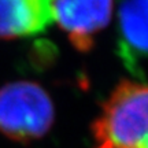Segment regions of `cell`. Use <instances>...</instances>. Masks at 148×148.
<instances>
[{
  "label": "cell",
  "mask_w": 148,
  "mask_h": 148,
  "mask_svg": "<svg viewBox=\"0 0 148 148\" xmlns=\"http://www.w3.org/2000/svg\"><path fill=\"white\" fill-rule=\"evenodd\" d=\"M92 148H148V84L122 79L90 125Z\"/></svg>",
  "instance_id": "6da1fadb"
},
{
  "label": "cell",
  "mask_w": 148,
  "mask_h": 148,
  "mask_svg": "<svg viewBox=\"0 0 148 148\" xmlns=\"http://www.w3.org/2000/svg\"><path fill=\"white\" fill-rule=\"evenodd\" d=\"M55 121L51 96L32 81L0 88V133L16 143H32L47 134Z\"/></svg>",
  "instance_id": "7a4b0ae2"
},
{
  "label": "cell",
  "mask_w": 148,
  "mask_h": 148,
  "mask_svg": "<svg viewBox=\"0 0 148 148\" xmlns=\"http://www.w3.org/2000/svg\"><path fill=\"white\" fill-rule=\"evenodd\" d=\"M51 21H55L77 51L88 52L110 23L114 0H49Z\"/></svg>",
  "instance_id": "3957f363"
},
{
  "label": "cell",
  "mask_w": 148,
  "mask_h": 148,
  "mask_svg": "<svg viewBox=\"0 0 148 148\" xmlns=\"http://www.w3.org/2000/svg\"><path fill=\"white\" fill-rule=\"evenodd\" d=\"M51 22L44 0H0V38H18L42 32Z\"/></svg>",
  "instance_id": "277c9868"
},
{
  "label": "cell",
  "mask_w": 148,
  "mask_h": 148,
  "mask_svg": "<svg viewBox=\"0 0 148 148\" xmlns=\"http://www.w3.org/2000/svg\"><path fill=\"white\" fill-rule=\"evenodd\" d=\"M118 41L126 59H148V0H123L118 11Z\"/></svg>",
  "instance_id": "5b68a950"
},
{
  "label": "cell",
  "mask_w": 148,
  "mask_h": 148,
  "mask_svg": "<svg viewBox=\"0 0 148 148\" xmlns=\"http://www.w3.org/2000/svg\"><path fill=\"white\" fill-rule=\"evenodd\" d=\"M44 1H45V3H47V4H48V3H49V0H44Z\"/></svg>",
  "instance_id": "8992f818"
}]
</instances>
